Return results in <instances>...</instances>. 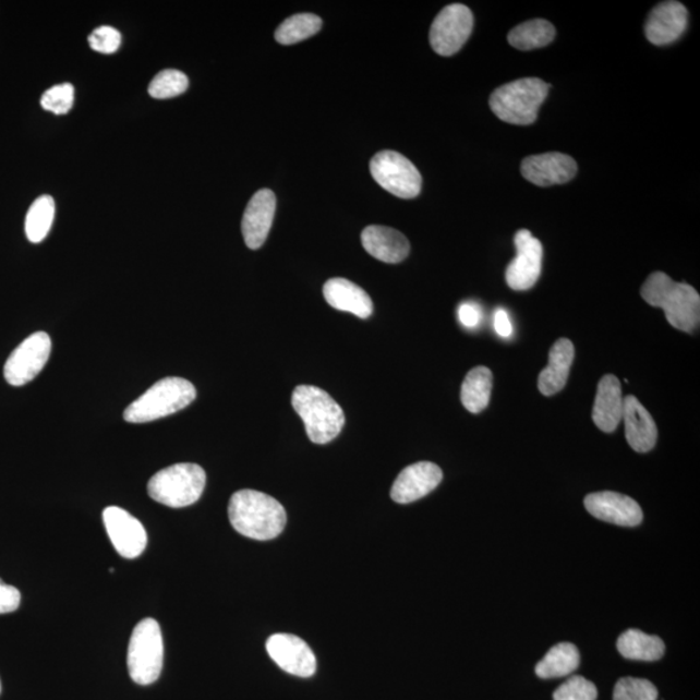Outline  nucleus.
I'll list each match as a JSON object with an SVG mask.
<instances>
[{
	"label": "nucleus",
	"instance_id": "obj_34",
	"mask_svg": "<svg viewBox=\"0 0 700 700\" xmlns=\"http://www.w3.org/2000/svg\"><path fill=\"white\" fill-rule=\"evenodd\" d=\"M88 44L96 52L114 53L120 48L121 34L112 26H100L88 37Z\"/></svg>",
	"mask_w": 700,
	"mask_h": 700
},
{
	"label": "nucleus",
	"instance_id": "obj_26",
	"mask_svg": "<svg viewBox=\"0 0 700 700\" xmlns=\"http://www.w3.org/2000/svg\"><path fill=\"white\" fill-rule=\"evenodd\" d=\"M580 665L579 649L574 643L562 642L547 651L536 665L540 678H558L574 674Z\"/></svg>",
	"mask_w": 700,
	"mask_h": 700
},
{
	"label": "nucleus",
	"instance_id": "obj_15",
	"mask_svg": "<svg viewBox=\"0 0 700 700\" xmlns=\"http://www.w3.org/2000/svg\"><path fill=\"white\" fill-rule=\"evenodd\" d=\"M521 174L536 186L548 188L574 180L578 164L571 156L560 153L534 155L521 162Z\"/></svg>",
	"mask_w": 700,
	"mask_h": 700
},
{
	"label": "nucleus",
	"instance_id": "obj_5",
	"mask_svg": "<svg viewBox=\"0 0 700 700\" xmlns=\"http://www.w3.org/2000/svg\"><path fill=\"white\" fill-rule=\"evenodd\" d=\"M551 86L540 79H520L496 88L490 99L494 114L512 125H531Z\"/></svg>",
	"mask_w": 700,
	"mask_h": 700
},
{
	"label": "nucleus",
	"instance_id": "obj_20",
	"mask_svg": "<svg viewBox=\"0 0 700 700\" xmlns=\"http://www.w3.org/2000/svg\"><path fill=\"white\" fill-rule=\"evenodd\" d=\"M369 255L387 264L402 263L409 256L410 243L402 232L386 226H369L361 236Z\"/></svg>",
	"mask_w": 700,
	"mask_h": 700
},
{
	"label": "nucleus",
	"instance_id": "obj_19",
	"mask_svg": "<svg viewBox=\"0 0 700 700\" xmlns=\"http://www.w3.org/2000/svg\"><path fill=\"white\" fill-rule=\"evenodd\" d=\"M623 421L626 424V437L630 448L637 452L654 449L657 440V429L643 405L635 396L624 398Z\"/></svg>",
	"mask_w": 700,
	"mask_h": 700
},
{
	"label": "nucleus",
	"instance_id": "obj_35",
	"mask_svg": "<svg viewBox=\"0 0 700 700\" xmlns=\"http://www.w3.org/2000/svg\"><path fill=\"white\" fill-rule=\"evenodd\" d=\"M22 603V594L15 587L7 586L0 580V615L11 614Z\"/></svg>",
	"mask_w": 700,
	"mask_h": 700
},
{
	"label": "nucleus",
	"instance_id": "obj_37",
	"mask_svg": "<svg viewBox=\"0 0 700 700\" xmlns=\"http://www.w3.org/2000/svg\"><path fill=\"white\" fill-rule=\"evenodd\" d=\"M494 327H496V331L499 336H503V338H510L512 334V325L509 314H507L504 309H499V311L496 312V315H494Z\"/></svg>",
	"mask_w": 700,
	"mask_h": 700
},
{
	"label": "nucleus",
	"instance_id": "obj_11",
	"mask_svg": "<svg viewBox=\"0 0 700 700\" xmlns=\"http://www.w3.org/2000/svg\"><path fill=\"white\" fill-rule=\"evenodd\" d=\"M102 521L117 553L123 558H138L146 551L147 532L133 515L121 507L109 506L102 511Z\"/></svg>",
	"mask_w": 700,
	"mask_h": 700
},
{
	"label": "nucleus",
	"instance_id": "obj_23",
	"mask_svg": "<svg viewBox=\"0 0 700 700\" xmlns=\"http://www.w3.org/2000/svg\"><path fill=\"white\" fill-rule=\"evenodd\" d=\"M575 359L571 340L559 339L548 352V365L539 376V389L544 396H553L566 387L569 369Z\"/></svg>",
	"mask_w": 700,
	"mask_h": 700
},
{
	"label": "nucleus",
	"instance_id": "obj_16",
	"mask_svg": "<svg viewBox=\"0 0 700 700\" xmlns=\"http://www.w3.org/2000/svg\"><path fill=\"white\" fill-rule=\"evenodd\" d=\"M443 471L432 462H418L402 470L394 483L390 497L397 504H411L421 499L442 483Z\"/></svg>",
	"mask_w": 700,
	"mask_h": 700
},
{
	"label": "nucleus",
	"instance_id": "obj_32",
	"mask_svg": "<svg viewBox=\"0 0 700 700\" xmlns=\"http://www.w3.org/2000/svg\"><path fill=\"white\" fill-rule=\"evenodd\" d=\"M74 102V87L71 84L53 86L47 90L40 106L48 112L65 114L71 111Z\"/></svg>",
	"mask_w": 700,
	"mask_h": 700
},
{
	"label": "nucleus",
	"instance_id": "obj_38",
	"mask_svg": "<svg viewBox=\"0 0 700 700\" xmlns=\"http://www.w3.org/2000/svg\"><path fill=\"white\" fill-rule=\"evenodd\" d=\"M0 692H2V681H0Z\"/></svg>",
	"mask_w": 700,
	"mask_h": 700
},
{
	"label": "nucleus",
	"instance_id": "obj_12",
	"mask_svg": "<svg viewBox=\"0 0 700 700\" xmlns=\"http://www.w3.org/2000/svg\"><path fill=\"white\" fill-rule=\"evenodd\" d=\"M514 242L517 257L507 266V285L515 291L531 290L541 274L542 244L528 230H519Z\"/></svg>",
	"mask_w": 700,
	"mask_h": 700
},
{
	"label": "nucleus",
	"instance_id": "obj_4",
	"mask_svg": "<svg viewBox=\"0 0 700 700\" xmlns=\"http://www.w3.org/2000/svg\"><path fill=\"white\" fill-rule=\"evenodd\" d=\"M194 384L182 377H165L135 400L123 413L129 423H148L186 409L195 401Z\"/></svg>",
	"mask_w": 700,
	"mask_h": 700
},
{
	"label": "nucleus",
	"instance_id": "obj_22",
	"mask_svg": "<svg viewBox=\"0 0 700 700\" xmlns=\"http://www.w3.org/2000/svg\"><path fill=\"white\" fill-rule=\"evenodd\" d=\"M324 297L334 309L348 312L357 317L366 319L374 312L372 298L361 287L345 278H334L326 281Z\"/></svg>",
	"mask_w": 700,
	"mask_h": 700
},
{
	"label": "nucleus",
	"instance_id": "obj_9",
	"mask_svg": "<svg viewBox=\"0 0 700 700\" xmlns=\"http://www.w3.org/2000/svg\"><path fill=\"white\" fill-rule=\"evenodd\" d=\"M473 29V15L469 7L450 4L438 13L432 23L430 43L434 51L442 57H451L457 53Z\"/></svg>",
	"mask_w": 700,
	"mask_h": 700
},
{
	"label": "nucleus",
	"instance_id": "obj_7",
	"mask_svg": "<svg viewBox=\"0 0 700 700\" xmlns=\"http://www.w3.org/2000/svg\"><path fill=\"white\" fill-rule=\"evenodd\" d=\"M164 663V642L159 623L144 619L130 638L128 668L130 677L138 685H150L160 677Z\"/></svg>",
	"mask_w": 700,
	"mask_h": 700
},
{
	"label": "nucleus",
	"instance_id": "obj_14",
	"mask_svg": "<svg viewBox=\"0 0 700 700\" xmlns=\"http://www.w3.org/2000/svg\"><path fill=\"white\" fill-rule=\"evenodd\" d=\"M587 510L594 518L607 523L621 527H637L642 523L641 506L633 498L616 492H599L588 494Z\"/></svg>",
	"mask_w": 700,
	"mask_h": 700
},
{
	"label": "nucleus",
	"instance_id": "obj_36",
	"mask_svg": "<svg viewBox=\"0 0 700 700\" xmlns=\"http://www.w3.org/2000/svg\"><path fill=\"white\" fill-rule=\"evenodd\" d=\"M459 321L462 325L469 328L476 327L482 321V312L476 305L466 303L458 309Z\"/></svg>",
	"mask_w": 700,
	"mask_h": 700
},
{
	"label": "nucleus",
	"instance_id": "obj_31",
	"mask_svg": "<svg viewBox=\"0 0 700 700\" xmlns=\"http://www.w3.org/2000/svg\"><path fill=\"white\" fill-rule=\"evenodd\" d=\"M654 684L643 678L624 677L614 689V700H656Z\"/></svg>",
	"mask_w": 700,
	"mask_h": 700
},
{
	"label": "nucleus",
	"instance_id": "obj_33",
	"mask_svg": "<svg viewBox=\"0 0 700 700\" xmlns=\"http://www.w3.org/2000/svg\"><path fill=\"white\" fill-rule=\"evenodd\" d=\"M595 685L581 676H572L554 692V700H596Z\"/></svg>",
	"mask_w": 700,
	"mask_h": 700
},
{
	"label": "nucleus",
	"instance_id": "obj_27",
	"mask_svg": "<svg viewBox=\"0 0 700 700\" xmlns=\"http://www.w3.org/2000/svg\"><path fill=\"white\" fill-rule=\"evenodd\" d=\"M555 38V27L546 20H531L515 26L509 33V44L521 51L536 50L551 45Z\"/></svg>",
	"mask_w": 700,
	"mask_h": 700
},
{
	"label": "nucleus",
	"instance_id": "obj_3",
	"mask_svg": "<svg viewBox=\"0 0 700 700\" xmlns=\"http://www.w3.org/2000/svg\"><path fill=\"white\" fill-rule=\"evenodd\" d=\"M292 407L303 420L306 435L314 444H327L340 435L346 424L345 411L326 390L299 386L292 394Z\"/></svg>",
	"mask_w": 700,
	"mask_h": 700
},
{
	"label": "nucleus",
	"instance_id": "obj_6",
	"mask_svg": "<svg viewBox=\"0 0 700 700\" xmlns=\"http://www.w3.org/2000/svg\"><path fill=\"white\" fill-rule=\"evenodd\" d=\"M207 483V475L195 463H177L167 467L150 478L149 497L156 503L180 509L197 503Z\"/></svg>",
	"mask_w": 700,
	"mask_h": 700
},
{
	"label": "nucleus",
	"instance_id": "obj_24",
	"mask_svg": "<svg viewBox=\"0 0 700 700\" xmlns=\"http://www.w3.org/2000/svg\"><path fill=\"white\" fill-rule=\"evenodd\" d=\"M617 650L629 661L656 662L664 656L665 644L662 638L643 633L638 629H629L617 640Z\"/></svg>",
	"mask_w": 700,
	"mask_h": 700
},
{
	"label": "nucleus",
	"instance_id": "obj_8",
	"mask_svg": "<svg viewBox=\"0 0 700 700\" xmlns=\"http://www.w3.org/2000/svg\"><path fill=\"white\" fill-rule=\"evenodd\" d=\"M370 170L377 184L401 198L421 194L422 176L415 165L395 150H382L373 157Z\"/></svg>",
	"mask_w": 700,
	"mask_h": 700
},
{
	"label": "nucleus",
	"instance_id": "obj_30",
	"mask_svg": "<svg viewBox=\"0 0 700 700\" xmlns=\"http://www.w3.org/2000/svg\"><path fill=\"white\" fill-rule=\"evenodd\" d=\"M188 75L176 70H167L157 74L148 87V93L155 99H169L188 90Z\"/></svg>",
	"mask_w": 700,
	"mask_h": 700
},
{
	"label": "nucleus",
	"instance_id": "obj_29",
	"mask_svg": "<svg viewBox=\"0 0 700 700\" xmlns=\"http://www.w3.org/2000/svg\"><path fill=\"white\" fill-rule=\"evenodd\" d=\"M322 20L313 13H299L287 19L276 32V40L280 45L290 46L314 36L321 31Z\"/></svg>",
	"mask_w": 700,
	"mask_h": 700
},
{
	"label": "nucleus",
	"instance_id": "obj_13",
	"mask_svg": "<svg viewBox=\"0 0 700 700\" xmlns=\"http://www.w3.org/2000/svg\"><path fill=\"white\" fill-rule=\"evenodd\" d=\"M266 650L278 667L298 677H312L317 669V659L307 643L292 635H274L266 642Z\"/></svg>",
	"mask_w": 700,
	"mask_h": 700
},
{
	"label": "nucleus",
	"instance_id": "obj_28",
	"mask_svg": "<svg viewBox=\"0 0 700 700\" xmlns=\"http://www.w3.org/2000/svg\"><path fill=\"white\" fill-rule=\"evenodd\" d=\"M55 218V201L50 195H44L32 204L25 219V232L32 243L44 242L51 230Z\"/></svg>",
	"mask_w": 700,
	"mask_h": 700
},
{
	"label": "nucleus",
	"instance_id": "obj_1",
	"mask_svg": "<svg viewBox=\"0 0 700 700\" xmlns=\"http://www.w3.org/2000/svg\"><path fill=\"white\" fill-rule=\"evenodd\" d=\"M230 523L243 536L267 541L279 536L287 523L285 507L263 492L244 490L232 494Z\"/></svg>",
	"mask_w": 700,
	"mask_h": 700
},
{
	"label": "nucleus",
	"instance_id": "obj_17",
	"mask_svg": "<svg viewBox=\"0 0 700 700\" xmlns=\"http://www.w3.org/2000/svg\"><path fill=\"white\" fill-rule=\"evenodd\" d=\"M277 198L271 190H260L251 198L242 221L246 246L258 250L266 242L276 216Z\"/></svg>",
	"mask_w": 700,
	"mask_h": 700
},
{
	"label": "nucleus",
	"instance_id": "obj_2",
	"mask_svg": "<svg viewBox=\"0 0 700 700\" xmlns=\"http://www.w3.org/2000/svg\"><path fill=\"white\" fill-rule=\"evenodd\" d=\"M641 297L648 304L663 309L672 327L692 334L700 322V298L696 288L678 283L667 274L656 271L644 281Z\"/></svg>",
	"mask_w": 700,
	"mask_h": 700
},
{
	"label": "nucleus",
	"instance_id": "obj_10",
	"mask_svg": "<svg viewBox=\"0 0 700 700\" xmlns=\"http://www.w3.org/2000/svg\"><path fill=\"white\" fill-rule=\"evenodd\" d=\"M52 342L46 333H36L26 338L4 365V377L11 386L22 387L36 377L50 359Z\"/></svg>",
	"mask_w": 700,
	"mask_h": 700
},
{
	"label": "nucleus",
	"instance_id": "obj_25",
	"mask_svg": "<svg viewBox=\"0 0 700 700\" xmlns=\"http://www.w3.org/2000/svg\"><path fill=\"white\" fill-rule=\"evenodd\" d=\"M492 387L493 374L488 367L472 369L466 375L461 390V400L467 411L472 414L482 413L490 405Z\"/></svg>",
	"mask_w": 700,
	"mask_h": 700
},
{
	"label": "nucleus",
	"instance_id": "obj_18",
	"mask_svg": "<svg viewBox=\"0 0 700 700\" xmlns=\"http://www.w3.org/2000/svg\"><path fill=\"white\" fill-rule=\"evenodd\" d=\"M688 27V10L683 3L663 2L650 12L644 33L651 44L665 46L674 44Z\"/></svg>",
	"mask_w": 700,
	"mask_h": 700
},
{
	"label": "nucleus",
	"instance_id": "obj_21",
	"mask_svg": "<svg viewBox=\"0 0 700 700\" xmlns=\"http://www.w3.org/2000/svg\"><path fill=\"white\" fill-rule=\"evenodd\" d=\"M623 390L615 375L603 376L596 389L593 421L601 431L611 434L623 420Z\"/></svg>",
	"mask_w": 700,
	"mask_h": 700
}]
</instances>
